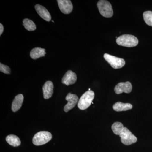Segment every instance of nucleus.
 <instances>
[{"instance_id":"obj_1","label":"nucleus","mask_w":152,"mask_h":152,"mask_svg":"<svg viewBox=\"0 0 152 152\" xmlns=\"http://www.w3.org/2000/svg\"><path fill=\"white\" fill-rule=\"evenodd\" d=\"M117 44L121 46L132 48L136 47L138 44L137 38L132 35L125 34L117 38Z\"/></svg>"},{"instance_id":"obj_2","label":"nucleus","mask_w":152,"mask_h":152,"mask_svg":"<svg viewBox=\"0 0 152 152\" xmlns=\"http://www.w3.org/2000/svg\"><path fill=\"white\" fill-rule=\"evenodd\" d=\"M95 94L92 91H88L85 92L80 98L78 103V107L80 110H86L89 107L94 98Z\"/></svg>"},{"instance_id":"obj_3","label":"nucleus","mask_w":152,"mask_h":152,"mask_svg":"<svg viewBox=\"0 0 152 152\" xmlns=\"http://www.w3.org/2000/svg\"><path fill=\"white\" fill-rule=\"evenodd\" d=\"M52 138L50 133L47 131H42L36 134L33 139V143L36 146L42 145L48 142Z\"/></svg>"},{"instance_id":"obj_4","label":"nucleus","mask_w":152,"mask_h":152,"mask_svg":"<svg viewBox=\"0 0 152 152\" xmlns=\"http://www.w3.org/2000/svg\"><path fill=\"white\" fill-rule=\"evenodd\" d=\"M98 10L102 16L105 18H111L113 15L112 7L108 1L105 0L99 1L97 3Z\"/></svg>"},{"instance_id":"obj_5","label":"nucleus","mask_w":152,"mask_h":152,"mask_svg":"<svg viewBox=\"0 0 152 152\" xmlns=\"http://www.w3.org/2000/svg\"><path fill=\"white\" fill-rule=\"evenodd\" d=\"M119 136L122 143L126 145H129L134 143L137 140V138L130 131L124 127L120 133Z\"/></svg>"},{"instance_id":"obj_6","label":"nucleus","mask_w":152,"mask_h":152,"mask_svg":"<svg viewBox=\"0 0 152 152\" xmlns=\"http://www.w3.org/2000/svg\"><path fill=\"white\" fill-rule=\"evenodd\" d=\"M105 60L114 69L122 68L125 65V61L124 59L115 57L108 54L105 53L104 55Z\"/></svg>"},{"instance_id":"obj_7","label":"nucleus","mask_w":152,"mask_h":152,"mask_svg":"<svg viewBox=\"0 0 152 152\" xmlns=\"http://www.w3.org/2000/svg\"><path fill=\"white\" fill-rule=\"evenodd\" d=\"M66 100L68 101V103L64 107V111L65 112H69L74 108L79 102L78 97L77 95L71 93H69L67 95Z\"/></svg>"},{"instance_id":"obj_8","label":"nucleus","mask_w":152,"mask_h":152,"mask_svg":"<svg viewBox=\"0 0 152 152\" xmlns=\"http://www.w3.org/2000/svg\"><path fill=\"white\" fill-rule=\"evenodd\" d=\"M58 5L60 10L64 14L72 12L73 8L72 4L70 0H58Z\"/></svg>"},{"instance_id":"obj_9","label":"nucleus","mask_w":152,"mask_h":152,"mask_svg":"<svg viewBox=\"0 0 152 152\" xmlns=\"http://www.w3.org/2000/svg\"><path fill=\"white\" fill-rule=\"evenodd\" d=\"M132 89V86L129 82L125 83H120L115 87L114 91L117 94H120L123 93L129 94Z\"/></svg>"},{"instance_id":"obj_10","label":"nucleus","mask_w":152,"mask_h":152,"mask_svg":"<svg viewBox=\"0 0 152 152\" xmlns=\"http://www.w3.org/2000/svg\"><path fill=\"white\" fill-rule=\"evenodd\" d=\"M77 80V75L75 73L71 70L68 71L62 79V83L66 86L73 85L76 83Z\"/></svg>"},{"instance_id":"obj_11","label":"nucleus","mask_w":152,"mask_h":152,"mask_svg":"<svg viewBox=\"0 0 152 152\" xmlns=\"http://www.w3.org/2000/svg\"><path fill=\"white\" fill-rule=\"evenodd\" d=\"M35 8L38 15L44 20L47 22L50 21L51 16L48 12L43 6L39 4H37L35 6Z\"/></svg>"},{"instance_id":"obj_12","label":"nucleus","mask_w":152,"mask_h":152,"mask_svg":"<svg viewBox=\"0 0 152 152\" xmlns=\"http://www.w3.org/2000/svg\"><path fill=\"white\" fill-rule=\"evenodd\" d=\"M54 85L51 81H48L43 86V92L44 99H48L51 98L53 93Z\"/></svg>"},{"instance_id":"obj_13","label":"nucleus","mask_w":152,"mask_h":152,"mask_svg":"<svg viewBox=\"0 0 152 152\" xmlns=\"http://www.w3.org/2000/svg\"><path fill=\"white\" fill-rule=\"evenodd\" d=\"M23 100V95L22 94H20L16 96L12 103V111L13 112H16L18 111L21 107Z\"/></svg>"},{"instance_id":"obj_14","label":"nucleus","mask_w":152,"mask_h":152,"mask_svg":"<svg viewBox=\"0 0 152 152\" xmlns=\"http://www.w3.org/2000/svg\"><path fill=\"white\" fill-rule=\"evenodd\" d=\"M133 106L129 103H124L121 102H117L113 105L114 110L116 112L126 111L132 108Z\"/></svg>"},{"instance_id":"obj_15","label":"nucleus","mask_w":152,"mask_h":152,"mask_svg":"<svg viewBox=\"0 0 152 152\" xmlns=\"http://www.w3.org/2000/svg\"><path fill=\"white\" fill-rule=\"evenodd\" d=\"M45 54V50L40 48H34L30 52V56L34 60L37 59L41 57H44Z\"/></svg>"},{"instance_id":"obj_16","label":"nucleus","mask_w":152,"mask_h":152,"mask_svg":"<svg viewBox=\"0 0 152 152\" xmlns=\"http://www.w3.org/2000/svg\"><path fill=\"white\" fill-rule=\"evenodd\" d=\"M6 140L7 142L12 146L18 147L21 144L20 138L15 135L11 134L7 136Z\"/></svg>"},{"instance_id":"obj_17","label":"nucleus","mask_w":152,"mask_h":152,"mask_svg":"<svg viewBox=\"0 0 152 152\" xmlns=\"http://www.w3.org/2000/svg\"><path fill=\"white\" fill-rule=\"evenodd\" d=\"M23 25L26 29L30 31H35L37 28L34 23L28 19H24L23 20Z\"/></svg>"},{"instance_id":"obj_18","label":"nucleus","mask_w":152,"mask_h":152,"mask_svg":"<svg viewBox=\"0 0 152 152\" xmlns=\"http://www.w3.org/2000/svg\"><path fill=\"white\" fill-rule=\"evenodd\" d=\"M124 128V125L121 123L116 122L114 123L112 126V129L114 134L119 135L120 133Z\"/></svg>"},{"instance_id":"obj_19","label":"nucleus","mask_w":152,"mask_h":152,"mask_svg":"<svg viewBox=\"0 0 152 152\" xmlns=\"http://www.w3.org/2000/svg\"><path fill=\"white\" fill-rule=\"evenodd\" d=\"M144 21L148 26H152V12L146 11L143 14Z\"/></svg>"},{"instance_id":"obj_20","label":"nucleus","mask_w":152,"mask_h":152,"mask_svg":"<svg viewBox=\"0 0 152 152\" xmlns=\"http://www.w3.org/2000/svg\"><path fill=\"white\" fill-rule=\"evenodd\" d=\"M0 71L5 74H10L11 72L10 68L2 63L0 64Z\"/></svg>"},{"instance_id":"obj_21","label":"nucleus","mask_w":152,"mask_h":152,"mask_svg":"<svg viewBox=\"0 0 152 152\" xmlns=\"http://www.w3.org/2000/svg\"><path fill=\"white\" fill-rule=\"evenodd\" d=\"M4 31V28L1 23L0 24V35H1Z\"/></svg>"}]
</instances>
